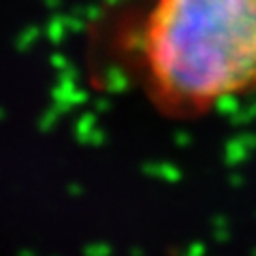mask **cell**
<instances>
[{"label": "cell", "instance_id": "1", "mask_svg": "<svg viewBox=\"0 0 256 256\" xmlns=\"http://www.w3.org/2000/svg\"><path fill=\"white\" fill-rule=\"evenodd\" d=\"M143 84L173 118L256 90V0H154L139 34Z\"/></svg>", "mask_w": 256, "mask_h": 256}]
</instances>
